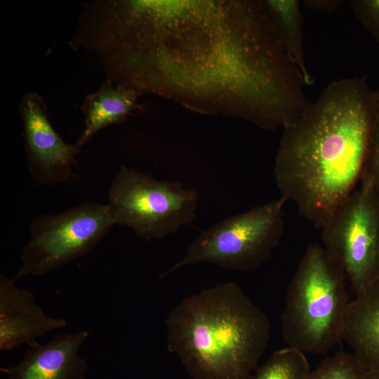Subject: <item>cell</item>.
<instances>
[{
	"label": "cell",
	"instance_id": "cell-1",
	"mask_svg": "<svg viewBox=\"0 0 379 379\" xmlns=\"http://www.w3.org/2000/svg\"><path fill=\"white\" fill-rule=\"evenodd\" d=\"M378 104L366 77L340 79L283 128L274 164L277 187L317 228L361 180Z\"/></svg>",
	"mask_w": 379,
	"mask_h": 379
},
{
	"label": "cell",
	"instance_id": "cell-2",
	"mask_svg": "<svg viewBox=\"0 0 379 379\" xmlns=\"http://www.w3.org/2000/svg\"><path fill=\"white\" fill-rule=\"evenodd\" d=\"M166 325L168 350L192 379H250L270 339L268 317L234 281L183 298Z\"/></svg>",
	"mask_w": 379,
	"mask_h": 379
},
{
	"label": "cell",
	"instance_id": "cell-3",
	"mask_svg": "<svg viewBox=\"0 0 379 379\" xmlns=\"http://www.w3.org/2000/svg\"><path fill=\"white\" fill-rule=\"evenodd\" d=\"M346 274L324 246L306 248L288 285L281 316L287 347L325 354L342 340L349 305Z\"/></svg>",
	"mask_w": 379,
	"mask_h": 379
},
{
	"label": "cell",
	"instance_id": "cell-4",
	"mask_svg": "<svg viewBox=\"0 0 379 379\" xmlns=\"http://www.w3.org/2000/svg\"><path fill=\"white\" fill-rule=\"evenodd\" d=\"M283 197L227 218L204 230L183 258L160 278L187 265L207 262L236 271H249L269 260L284 227Z\"/></svg>",
	"mask_w": 379,
	"mask_h": 379
},
{
	"label": "cell",
	"instance_id": "cell-5",
	"mask_svg": "<svg viewBox=\"0 0 379 379\" xmlns=\"http://www.w3.org/2000/svg\"><path fill=\"white\" fill-rule=\"evenodd\" d=\"M198 198L194 188L121 166L109 187L108 205L117 224L151 240L190 224L196 216Z\"/></svg>",
	"mask_w": 379,
	"mask_h": 379
},
{
	"label": "cell",
	"instance_id": "cell-6",
	"mask_svg": "<svg viewBox=\"0 0 379 379\" xmlns=\"http://www.w3.org/2000/svg\"><path fill=\"white\" fill-rule=\"evenodd\" d=\"M115 224L108 204L86 202L58 214L37 215L14 279L42 276L83 257Z\"/></svg>",
	"mask_w": 379,
	"mask_h": 379
},
{
	"label": "cell",
	"instance_id": "cell-7",
	"mask_svg": "<svg viewBox=\"0 0 379 379\" xmlns=\"http://www.w3.org/2000/svg\"><path fill=\"white\" fill-rule=\"evenodd\" d=\"M321 230L323 246L343 266L354 294L379 280V195L369 175Z\"/></svg>",
	"mask_w": 379,
	"mask_h": 379
},
{
	"label": "cell",
	"instance_id": "cell-8",
	"mask_svg": "<svg viewBox=\"0 0 379 379\" xmlns=\"http://www.w3.org/2000/svg\"><path fill=\"white\" fill-rule=\"evenodd\" d=\"M23 123L26 164L40 184L64 182L76 176L73 168L81 146L67 144L56 133L48 119L46 105L36 93L25 95L20 103Z\"/></svg>",
	"mask_w": 379,
	"mask_h": 379
},
{
	"label": "cell",
	"instance_id": "cell-9",
	"mask_svg": "<svg viewBox=\"0 0 379 379\" xmlns=\"http://www.w3.org/2000/svg\"><path fill=\"white\" fill-rule=\"evenodd\" d=\"M16 280L0 275V350L26 344L53 329L65 327L66 320L47 316L35 302L32 292L19 288Z\"/></svg>",
	"mask_w": 379,
	"mask_h": 379
},
{
	"label": "cell",
	"instance_id": "cell-10",
	"mask_svg": "<svg viewBox=\"0 0 379 379\" xmlns=\"http://www.w3.org/2000/svg\"><path fill=\"white\" fill-rule=\"evenodd\" d=\"M88 331L58 335L46 344L29 346L14 366L1 368L8 379H84L88 364L79 350Z\"/></svg>",
	"mask_w": 379,
	"mask_h": 379
},
{
	"label": "cell",
	"instance_id": "cell-11",
	"mask_svg": "<svg viewBox=\"0 0 379 379\" xmlns=\"http://www.w3.org/2000/svg\"><path fill=\"white\" fill-rule=\"evenodd\" d=\"M342 340L368 371L379 373V280L350 301Z\"/></svg>",
	"mask_w": 379,
	"mask_h": 379
},
{
	"label": "cell",
	"instance_id": "cell-12",
	"mask_svg": "<svg viewBox=\"0 0 379 379\" xmlns=\"http://www.w3.org/2000/svg\"><path fill=\"white\" fill-rule=\"evenodd\" d=\"M137 95L135 91L115 87L107 80L96 92L87 95L81 105L84 129L77 142L83 146L102 128L125 121L138 107Z\"/></svg>",
	"mask_w": 379,
	"mask_h": 379
},
{
	"label": "cell",
	"instance_id": "cell-13",
	"mask_svg": "<svg viewBox=\"0 0 379 379\" xmlns=\"http://www.w3.org/2000/svg\"><path fill=\"white\" fill-rule=\"evenodd\" d=\"M275 35L301 72L306 86L314 83L307 66L301 3L298 0L259 1Z\"/></svg>",
	"mask_w": 379,
	"mask_h": 379
},
{
	"label": "cell",
	"instance_id": "cell-14",
	"mask_svg": "<svg viewBox=\"0 0 379 379\" xmlns=\"http://www.w3.org/2000/svg\"><path fill=\"white\" fill-rule=\"evenodd\" d=\"M310 372L305 353L287 347L274 352L253 379H307Z\"/></svg>",
	"mask_w": 379,
	"mask_h": 379
},
{
	"label": "cell",
	"instance_id": "cell-15",
	"mask_svg": "<svg viewBox=\"0 0 379 379\" xmlns=\"http://www.w3.org/2000/svg\"><path fill=\"white\" fill-rule=\"evenodd\" d=\"M366 371L353 353L339 352L310 371L307 379H364Z\"/></svg>",
	"mask_w": 379,
	"mask_h": 379
},
{
	"label": "cell",
	"instance_id": "cell-16",
	"mask_svg": "<svg viewBox=\"0 0 379 379\" xmlns=\"http://www.w3.org/2000/svg\"><path fill=\"white\" fill-rule=\"evenodd\" d=\"M350 6L358 22L379 42V0H353Z\"/></svg>",
	"mask_w": 379,
	"mask_h": 379
},
{
	"label": "cell",
	"instance_id": "cell-17",
	"mask_svg": "<svg viewBox=\"0 0 379 379\" xmlns=\"http://www.w3.org/2000/svg\"><path fill=\"white\" fill-rule=\"evenodd\" d=\"M363 173L372 179L379 195V104L374 119L370 145Z\"/></svg>",
	"mask_w": 379,
	"mask_h": 379
},
{
	"label": "cell",
	"instance_id": "cell-18",
	"mask_svg": "<svg viewBox=\"0 0 379 379\" xmlns=\"http://www.w3.org/2000/svg\"><path fill=\"white\" fill-rule=\"evenodd\" d=\"M341 0H308L302 4L308 8L320 11H336L343 4Z\"/></svg>",
	"mask_w": 379,
	"mask_h": 379
},
{
	"label": "cell",
	"instance_id": "cell-19",
	"mask_svg": "<svg viewBox=\"0 0 379 379\" xmlns=\"http://www.w3.org/2000/svg\"><path fill=\"white\" fill-rule=\"evenodd\" d=\"M364 379H379V373L367 370Z\"/></svg>",
	"mask_w": 379,
	"mask_h": 379
},
{
	"label": "cell",
	"instance_id": "cell-20",
	"mask_svg": "<svg viewBox=\"0 0 379 379\" xmlns=\"http://www.w3.org/2000/svg\"><path fill=\"white\" fill-rule=\"evenodd\" d=\"M377 91H378V94H379V88L377 90Z\"/></svg>",
	"mask_w": 379,
	"mask_h": 379
}]
</instances>
